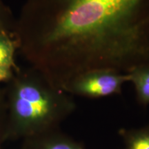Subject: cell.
<instances>
[{
  "instance_id": "4",
  "label": "cell",
  "mask_w": 149,
  "mask_h": 149,
  "mask_svg": "<svg viewBox=\"0 0 149 149\" xmlns=\"http://www.w3.org/2000/svg\"><path fill=\"white\" fill-rule=\"evenodd\" d=\"M19 149H87L60 128L23 140Z\"/></svg>"
},
{
  "instance_id": "6",
  "label": "cell",
  "mask_w": 149,
  "mask_h": 149,
  "mask_svg": "<svg viewBox=\"0 0 149 149\" xmlns=\"http://www.w3.org/2000/svg\"><path fill=\"white\" fill-rule=\"evenodd\" d=\"M135 88L136 98L140 105L149 104V64L133 68L127 72Z\"/></svg>"
},
{
  "instance_id": "1",
  "label": "cell",
  "mask_w": 149,
  "mask_h": 149,
  "mask_svg": "<svg viewBox=\"0 0 149 149\" xmlns=\"http://www.w3.org/2000/svg\"><path fill=\"white\" fill-rule=\"evenodd\" d=\"M15 34L30 66L64 91L84 72L149 64V0H26Z\"/></svg>"
},
{
  "instance_id": "9",
  "label": "cell",
  "mask_w": 149,
  "mask_h": 149,
  "mask_svg": "<svg viewBox=\"0 0 149 149\" xmlns=\"http://www.w3.org/2000/svg\"><path fill=\"white\" fill-rule=\"evenodd\" d=\"M5 90L4 88H0V149H1V144L2 143L1 137V116H2V111L3 106V100H4Z\"/></svg>"
},
{
  "instance_id": "3",
  "label": "cell",
  "mask_w": 149,
  "mask_h": 149,
  "mask_svg": "<svg viewBox=\"0 0 149 149\" xmlns=\"http://www.w3.org/2000/svg\"><path fill=\"white\" fill-rule=\"evenodd\" d=\"M130 81L127 73L100 69L84 72L73 78L64 89L71 95L96 99L119 95L124 84Z\"/></svg>"
},
{
  "instance_id": "2",
  "label": "cell",
  "mask_w": 149,
  "mask_h": 149,
  "mask_svg": "<svg viewBox=\"0 0 149 149\" xmlns=\"http://www.w3.org/2000/svg\"><path fill=\"white\" fill-rule=\"evenodd\" d=\"M6 84L1 116L2 143L59 129L76 109L70 95L54 87L31 66L19 68Z\"/></svg>"
},
{
  "instance_id": "5",
  "label": "cell",
  "mask_w": 149,
  "mask_h": 149,
  "mask_svg": "<svg viewBox=\"0 0 149 149\" xmlns=\"http://www.w3.org/2000/svg\"><path fill=\"white\" fill-rule=\"evenodd\" d=\"M19 51L14 32H0V84L8 83L19 68L15 63Z\"/></svg>"
},
{
  "instance_id": "7",
  "label": "cell",
  "mask_w": 149,
  "mask_h": 149,
  "mask_svg": "<svg viewBox=\"0 0 149 149\" xmlns=\"http://www.w3.org/2000/svg\"><path fill=\"white\" fill-rule=\"evenodd\" d=\"M119 134L125 149H149V124L138 128H122Z\"/></svg>"
},
{
  "instance_id": "8",
  "label": "cell",
  "mask_w": 149,
  "mask_h": 149,
  "mask_svg": "<svg viewBox=\"0 0 149 149\" xmlns=\"http://www.w3.org/2000/svg\"><path fill=\"white\" fill-rule=\"evenodd\" d=\"M15 23L10 8L0 0V32H14Z\"/></svg>"
}]
</instances>
